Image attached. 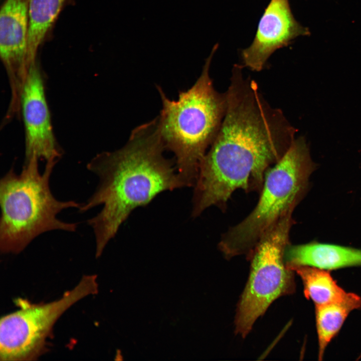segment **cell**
<instances>
[{
	"instance_id": "cell-3",
	"label": "cell",
	"mask_w": 361,
	"mask_h": 361,
	"mask_svg": "<svg viewBox=\"0 0 361 361\" xmlns=\"http://www.w3.org/2000/svg\"><path fill=\"white\" fill-rule=\"evenodd\" d=\"M216 44L205 60L202 73L194 84L179 91L176 100L165 95L157 86L162 108L159 128L165 150L172 152L177 172L186 187H194L201 162L214 141L227 105L226 92L214 87L210 75Z\"/></svg>"
},
{
	"instance_id": "cell-2",
	"label": "cell",
	"mask_w": 361,
	"mask_h": 361,
	"mask_svg": "<svg viewBox=\"0 0 361 361\" xmlns=\"http://www.w3.org/2000/svg\"><path fill=\"white\" fill-rule=\"evenodd\" d=\"M165 150L157 117L134 128L122 147L98 153L87 164L99 183L78 210L84 213L102 206L87 221L94 234L96 258L133 210L163 192L186 188L174 158L165 157Z\"/></svg>"
},
{
	"instance_id": "cell-1",
	"label": "cell",
	"mask_w": 361,
	"mask_h": 361,
	"mask_svg": "<svg viewBox=\"0 0 361 361\" xmlns=\"http://www.w3.org/2000/svg\"><path fill=\"white\" fill-rule=\"evenodd\" d=\"M233 66L227 105L218 133L203 159L194 186L191 216L225 210L237 190L260 193L269 168L284 155L297 129L265 99L257 82Z\"/></svg>"
},
{
	"instance_id": "cell-13",
	"label": "cell",
	"mask_w": 361,
	"mask_h": 361,
	"mask_svg": "<svg viewBox=\"0 0 361 361\" xmlns=\"http://www.w3.org/2000/svg\"><path fill=\"white\" fill-rule=\"evenodd\" d=\"M360 307L361 297L353 293H348L342 301L315 306L319 360L322 359L327 346L338 332L348 314Z\"/></svg>"
},
{
	"instance_id": "cell-5",
	"label": "cell",
	"mask_w": 361,
	"mask_h": 361,
	"mask_svg": "<svg viewBox=\"0 0 361 361\" xmlns=\"http://www.w3.org/2000/svg\"><path fill=\"white\" fill-rule=\"evenodd\" d=\"M315 166L305 137L295 138L282 158L267 171L254 210L222 236L218 246L226 258L248 256L282 216L294 211L306 193Z\"/></svg>"
},
{
	"instance_id": "cell-4",
	"label": "cell",
	"mask_w": 361,
	"mask_h": 361,
	"mask_svg": "<svg viewBox=\"0 0 361 361\" xmlns=\"http://www.w3.org/2000/svg\"><path fill=\"white\" fill-rule=\"evenodd\" d=\"M39 159L25 161L22 170L11 168L0 180V250L4 254L21 252L35 238L47 232H75L78 223L57 218L63 210L79 209L83 204L57 200L51 192L50 180L58 160L46 161L40 172Z\"/></svg>"
},
{
	"instance_id": "cell-11",
	"label": "cell",
	"mask_w": 361,
	"mask_h": 361,
	"mask_svg": "<svg viewBox=\"0 0 361 361\" xmlns=\"http://www.w3.org/2000/svg\"><path fill=\"white\" fill-rule=\"evenodd\" d=\"M287 266H307L325 270L361 266V250L332 244L311 242L286 248Z\"/></svg>"
},
{
	"instance_id": "cell-7",
	"label": "cell",
	"mask_w": 361,
	"mask_h": 361,
	"mask_svg": "<svg viewBox=\"0 0 361 361\" xmlns=\"http://www.w3.org/2000/svg\"><path fill=\"white\" fill-rule=\"evenodd\" d=\"M96 279L95 275L83 276L73 289L49 303L34 304L17 300L20 309L0 320L1 360H31L38 357L61 315L79 300L98 292Z\"/></svg>"
},
{
	"instance_id": "cell-8",
	"label": "cell",
	"mask_w": 361,
	"mask_h": 361,
	"mask_svg": "<svg viewBox=\"0 0 361 361\" xmlns=\"http://www.w3.org/2000/svg\"><path fill=\"white\" fill-rule=\"evenodd\" d=\"M29 0H5L0 12V54L11 90L10 104L19 106L31 66L27 56Z\"/></svg>"
},
{
	"instance_id": "cell-6",
	"label": "cell",
	"mask_w": 361,
	"mask_h": 361,
	"mask_svg": "<svg viewBox=\"0 0 361 361\" xmlns=\"http://www.w3.org/2000/svg\"><path fill=\"white\" fill-rule=\"evenodd\" d=\"M293 211L282 216L261 237L248 256L251 260L249 279L238 305L235 332L245 337L256 320L273 301L292 293L294 272L285 261L286 248L293 225Z\"/></svg>"
},
{
	"instance_id": "cell-9",
	"label": "cell",
	"mask_w": 361,
	"mask_h": 361,
	"mask_svg": "<svg viewBox=\"0 0 361 361\" xmlns=\"http://www.w3.org/2000/svg\"><path fill=\"white\" fill-rule=\"evenodd\" d=\"M21 112L25 128V159L33 157L46 161L59 160L58 147L46 101L44 83L37 61L31 67L21 98Z\"/></svg>"
},
{
	"instance_id": "cell-14",
	"label": "cell",
	"mask_w": 361,
	"mask_h": 361,
	"mask_svg": "<svg viewBox=\"0 0 361 361\" xmlns=\"http://www.w3.org/2000/svg\"><path fill=\"white\" fill-rule=\"evenodd\" d=\"M289 268L301 278L304 296L315 306L342 301L348 294L338 286L327 270L307 266Z\"/></svg>"
},
{
	"instance_id": "cell-12",
	"label": "cell",
	"mask_w": 361,
	"mask_h": 361,
	"mask_svg": "<svg viewBox=\"0 0 361 361\" xmlns=\"http://www.w3.org/2000/svg\"><path fill=\"white\" fill-rule=\"evenodd\" d=\"M71 0H29L27 56L32 66L59 15Z\"/></svg>"
},
{
	"instance_id": "cell-10",
	"label": "cell",
	"mask_w": 361,
	"mask_h": 361,
	"mask_svg": "<svg viewBox=\"0 0 361 361\" xmlns=\"http://www.w3.org/2000/svg\"><path fill=\"white\" fill-rule=\"evenodd\" d=\"M309 34L308 29L294 18L289 0H271L260 19L252 43L241 52L242 65L259 72L275 51Z\"/></svg>"
}]
</instances>
